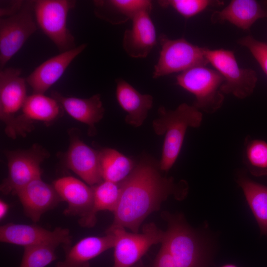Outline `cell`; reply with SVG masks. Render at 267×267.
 Wrapping results in <instances>:
<instances>
[{
    "label": "cell",
    "mask_w": 267,
    "mask_h": 267,
    "mask_svg": "<svg viewBox=\"0 0 267 267\" xmlns=\"http://www.w3.org/2000/svg\"><path fill=\"white\" fill-rule=\"evenodd\" d=\"M116 83L117 100L127 113L125 117L126 123L134 127H140L152 107V96L149 94H141L123 79H117Z\"/></svg>",
    "instance_id": "21"
},
{
    "label": "cell",
    "mask_w": 267,
    "mask_h": 267,
    "mask_svg": "<svg viewBox=\"0 0 267 267\" xmlns=\"http://www.w3.org/2000/svg\"><path fill=\"white\" fill-rule=\"evenodd\" d=\"M93 4L96 17L112 24L126 22L141 11L152 9L151 1L147 0H94Z\"/></svg>",
    "instance_id": "22"
},
{
    "label": "cell",
    "mask_w": 267,
    "mask_h": 267,
    "mask_svg": "<svg viewBox=\"0 0 267 267\" xmlns=\"http://www.w3.org/2000/svg\"><path fill=\"white\" fill-rule=\"evenodd\" d=\"M237 182L243 190L261 234L267 235V186L244 175H240Z\"/></svg>",
    "instance_id": "23"
},
{
    "label": "cell",
    "mask_w": 267,
    "mask_h": 267,
    "mask_svg": "<svg viewBox=\"0 0 267 267\" xmlns=\"http://www.w3.org/2000/svg\"><path fill=\"white\" fill-rule=\"evenodd\" d=\"M83 44L72 49L60 52L38 66L26 78L33 93L44 94L62 76L72 61L87 47Z\"/></svg>",
    "instance_id": "15"
},
{
    "label": "cell",
    "mask_w": 267,
    "mask_h": 267,
    "mask_svg": "<svg viewBox=\"0 0 267 267\" xmlns=\"http://www.w3.org/2000/svg\"><path fill=\"white\" fill-rule=\"evenodd\" d=\"M150 13L143 11L137 14L131 19V28L124 32L123 47L132 58L146 57L156 44V32Z\"/></svg>",
    "instance_id": "17"
},
{
    "label": "cell",
    "mask_w": 267,
    "mask_h": 267,
    "mask_svg": "<svg viewBox=\"0 0 267 267\" xmlns=\"http://www.w3.org/2000/svg\"><path fill=\"white\" fill-rule=\"evenodd\" d=\"M267 18V0H232L221 10L215 11L210 20L214 24L227 21L248 30L258 19Z\"/></svg>",
    "instance_id": "18"
},
{
    "label": "cell",
    "mask_w": 267,
    "mask_h": 267,
    "mask_svg": "<svg viewBox=\"0 0 267 267\" xmlns=\"http://www.w3.org/2000/svg\"><path fill=\"white\" fill-rule=\"evenodd\" d=\"M219 267H240L233 264H226L221 266Z\"/></svg>",
    "instance_id": "33"
},
{
    "label": "cell",
    "mask_w": 267,
    "mask_h": 267,
    "mask_svg": "<svg viewBox=\"0 0 267 267\" xmlns=\"http://www.w3.org/2000/svg\"><path fill=\"white\" fill-rule=\"evenodd\" d=\"M205 54L208 63L224 78L221 87L223 94H231L244 99L253 93L258 81L257 75L252 69L240 67L233 51L205 47Z\"/></svg>",
    "instance_id": "8"
},
{
    "label": "cell",
    "mask_w": 267,
    "mask_h": 267,
    "mask_svg": "<svg viewBox=\"0 0 267 267\" xmlns=\"http://www.w3.org/2000/svg\"><path fill=\"white\" fill-rule=\"evenodd\" d=\"M75 4V0H34L37 24L60 52L76 47L74 37L67 27L68 14Z\"/></svg>",
    "instance_id": "6"
},
{
    "label": "cell",
    "mask_w": 267,
    "mask_h": 267,
    "mask_svg": "<svg viewBox=\"0 0 267 267\" xmlns=\"http://www.w3.org/2000/svg\"><path fill=\"white\" fill-rule=\"evenodd\" d=\"M16 195L25 215L34 222H39L45 212L62 200L53 186L45 182L41 177L28 183Z\"/></svg>",
    "instance_id": "16"
},
{
    "label": "cell",
    "mask_w": 267,
    "mask_h": 267,
    "mask_svg": "<svg viewBox=\"0 0 267 267\" xmlns=\"http://www.w3.org/2000/svg\"><path fill=\"white\" fill-rule=\"evenodd\" d=\"M33 4L34 0H25L17 12L0 17V70L36 31Z\"/></svg>",
    "instance_id": "9"
},
{
    "label": "cell",
    "mask_w": 267,
    "mask_h": 267,
    "mask_svg": "<svg viewBox=\"0 0 267 267\" xmlns=\"http://www.w3.org/2000/svg\"><path fill=\"white\" fill-rule=\"evenodd\" d=\"M62 108L52 97L33 93L27 96L21 111L24 117L31 122L36 120L49 124L61 115Z\"/></svg>",
    "instance_id": "24"
},
{
    "label": "cell",
    "mask_w": 267,
    "mask_h": 267,
    "mask_svg": "<svg viewBox=\"0 0 267 267\" xmlns=\"http://www.w3.org/2000/svg\"><path fill=\"white\" fill-rule=\"evenodd\" d=\"M93 190V207L88 227L93 226L96 222V214L102 211L113 212L120 195V182L103 180L92 187Z\"/></svg>",
    "instance_id": "26"
},
{
    "label": "cell",
    "mask_w": 267,
    "mask_h": 267,
    "mask_svg": "<svg viewBox=\"0 0 267 267\" xmlns=\"http://www.w3.org/2000/svg\"><path fill=\"white\" fill-rule=\"evenodd\" d=\"M176 80L178 85L195 96L193 105L200 111L213 113L222 106L224 78L216 69L196 66L178 74Z\"/></svg>",
    "instance_id": "5"
},
{
    "label": "cell",
    "mask_w": 267,
    "mask_h": 267,
    "mask_svg": "<svg viewBox=\"0 0 267 267\" xmlns=\"http://www.w3.org/2000/svg\"><path fill=\"white\" fill-rule=\"evenodd\" d=\"M65 162L67 167L90 186L93 187L103 180L99 151L88 146L77 134L71 132Z\"/></svg>",
    "instance_id": "14"
},
{
    "label": "cell",
    "mask_w": 267,
    "mask_h": 267,
    "mask_svg": "<svg viewBox=\"0 0 267 267\" xmlns=\"http://www.w3.org/2000/svg\"><path fill=\"white\" fill-rule=\"evenodd\" d=\"M163 8L171 7L186 18L192 17L209 7L223 5L219 0H161L157 1Z\"/></svg>",
    "instance_id": "29"
},
{
    "label": "cell",
    "mask_w": 267,
    "mask_h": 267,
    "mask_svg": "<svg viewBox=\"0 0 267 267\" xmlns=\"http://www.w3.org/2000/svg\"><path fill=\"white\" fill-rule=\"evenodd\" d=\"M153 162L141 161L120 182V195L114 211L112 223L106 232L118 228H129L138 233L144 220L160 209L171 195L178 200L187 194L185 181L176 183L172 178L163 177Z\"/></svg>",
    "instance_id": "1"
},
{
    "label": "cell",
    "mask_w": 267,
    "mask_h": 267,
    "mask_svg": "<svg viewBox=\"0 0 267 267\" xmlns=\"http://www.w3.org/2000/svg\"><path fill=\"white\" fill-rule=\"evenodd\" d=\"M237 43L246 47L267 75V44L248 35L239 39Z\"/></svg>",
    "instance_id": "30"
},
{
    "label": "cell",
    "mask_w": 267,
    "mask_h": 267,
    "mask_svg": "<svg viewBox=\"0 0 267 267\" xmlns=\"http://www.w3.org/2000/svg\"><path fill=\"white\" fill-rule=\"evenodd\" d=\"M52 185L62 200L67 203L64 213L79 216L80 224L88 227L93 203L92 187L72 176L59 178Z\"/></svg>",
    "instance_id": "13"
},
{
    "label": "cell",
    "mask_w": 267,
    "mask_h": 267,
    "mask_svg": "<svg viewBox=\"0 0 267 267\" xmlns=\"http://www.w3.org/2000/svg\"><path fill=\"white\" fill-rule=\"evenodd\" d=\"M58 246L41 244L24 247L19 267H45L55 261Z\"/></svg>",
    "instance_id": "28"
},
{
    "label": "cell",
    "mask_w": 267,
    "mask_h": 267,
    "mask_svg": "<svg viewBox=\"0 0 267 267\" xmlns=\"http://www.w3.org/2000/svg\"><path fill=\"white\" fill-rule=\"evenodd\" d=\"M159 40L161 48L154 66L153 78L181 73L196 66H206L209 63L205 47L193 44L184 38L171 40L164 34L160 35Z\"/></svg>",
    "instance_id": "7"
},
{
    "label": "cell",
    "mask_w": 267,
    "mask_h": 267,
    "mask_svg": "<svg viewBox=\"0 0 267 267\" xmlns=\"http://www.w3.org/2000/svg\"><path fill=\"white\" fill-rule=\"evenodd\" d=\"M99 162L103 180L117 183L124 180L135 167L133 160L112 148L99 151Z\"/></svg>",
    "instance_id": "25"
},
{
    "label": "cell",
    "mask_w": 267,
    "mask_h": 267,
    "mask_svg": "<svg viewBox=\"0 0 267 267\" xmlns=\"http://www.w3.org/2000/svg\"><path fill=\"white\" fill-rule=\"evenodd\" d=\"M21 73L20 69L12 67L0 72V119L4 124L6 134L12 139L18 135L25 136L33 130L21 114L16 115L27 97L26 80Z\"/></svg>",
    "instance_id": "4"
},
{
    "label": "cell",
    "mask_w": 267,
    "mask_h": 267,
    "mask_svg": "<svg viewBox=\"0 0 267 267\" xmlns=\"http://www.w3.org/2000/svg\"><path fill=\"white\" fill-rule=\"evenodd\" d=\"M167 222L161 244L167 247L177 267H209L211 254L206 243L181 214L162 213Z\"/></svg>",
    "instance_id": "2"
},
{
    "label": "cell",
    "mask_w": 267,
    "mask_h": 267,
    "mask_svg": "<svg viewBox=\"0 0 267 267\" xmlns=\"http://www.w3.org/2000/svg\"><path fill=\"white\" fill-rule=\"evenodd\" d=\"M158 114L152 122L154 131L157 135H165L159 166L160 170L168 171L180 153L187 128L200 126L202 113L193 105L183 103L174 110L161 106Z\"/></svg>",
    "instance_id": "3"
},
{
    "label": "cell",
    "mask_w": 267,
    "mask_h": 267,
    "mask_svg": "<svg viewBox=\"0 0 267 267\" xmlns=\"http://www.w3.org/2000/svg\"><path fill=\"white\" fill-rule=\"evenodd\" d=\"M51 95L70 116L88 126L89 135L95 134V125L103 118L105 111L100 94L96 93L88 98H81L65 96L53 90Z\"/></svg>",
    "instance_id": "20"
},
{
    "label": "cell",
    "mask_w": 267,
    "mask_h": 267,
    "mask_svg": "<svg viewBox=\"0 0 267 267\" xmlns=\"http://www.w3.org/2000/svg\"><path fill=\"white\" fill-rule=\"evenodd\" d=\"M6 155L8 174L0 190L4 194H13L34 179L41 177V164L49 156L45 149L35 144L28 149L6 152Z\"/></svg>",
    "instance_id": "11"
},
{
    "label": "cell",
    "mask_w": 267,
    "mask_h": 267,
    "mask_svg": "<svg viewBox=\"0 0 267 267\" xmlns=\"http://www.w3.org/2000/svg\"><path fill=\"white\" fill-rule=\"evenodd\" d=\"M9 209L8 204L3 201H0V219H3L6 215Z\"/></svg>",
    "instance_id": "32"
},
{
    "label": "cell",
    "mask_w": 267,
    "mask_h": 267,
    "mask_svg": "<svg viewBox=\"0 0 267 267\" xmlns=\"http://www.w3.org/2000/svg\"><path fill=\"white\" fill-rule=\"evenodd\" d=\"M245 161L251 174L267 176V143L259 139L248 140L246 144Z\"/></svg>",
    "instance_id": "27"
},
{
    "label": "cell",
    "mask_w": 267,
    "mask_h": 267,
    "mask_svg": "<svg viewBox=\"0 0 267 267\" xmlns=\"http://www.w3.org/2000/svg\"><path fill=\"white\" fill-rule=\"evenodd\" d=\"M115 236L112 267H133L154 245L162 242L164 231L153 222L143 226L141 233L118 228L106 232Z\"/></svg>",
    "instance_id": "10"
},
{
    "label": "cell",
    "mask_w": 267,
    "mask_h": 267,
    "mask_svg": "<svg viewBox=\"0 0 267 267\" xmlns=\"http://www.w3.org/2000/svg\"><path fill=\"white\" fill-rule=\"evenodd\" d=\"M0 241L24 247L41 245L70 246L72 236L69 229L57 227L49 230L34 225L8 223L0 227Z\"/></svg>",
    "instance_id": "12"
},
{
    "label": "cell",
    "mask_w": 267,
    "mask_h": 267,
    "mask_svg": "<svg viewBox=\"0 0 267 267\" xmlns=\"http://www.w3.org/2000/svg\"><path fill=\"white\" fill-rule=\"evenodd\" d=\"M115 242V236L111 232L103 236L83 238L72 246L64 247L65 258L56 267H89L91 260L113 248Z\"/></svg>",
    "instance_id": "19"
},
{
    "label": "cell",
    "mask_w": 267,
    "mask_h": 267,
    "mask_svg": "<svg viewBox=\"0 0 267 267\" xmlns=\"http://www.w3.org/2000/svg\"><path fill=\"white\" fill-rule=\"evenodd\" d=\"M141 267V266H139ZM141 267H177L168 249L161 244V248L152 263L147 266Z\"/></svg>",
    "instance_id": "31"
}]
</instances>
